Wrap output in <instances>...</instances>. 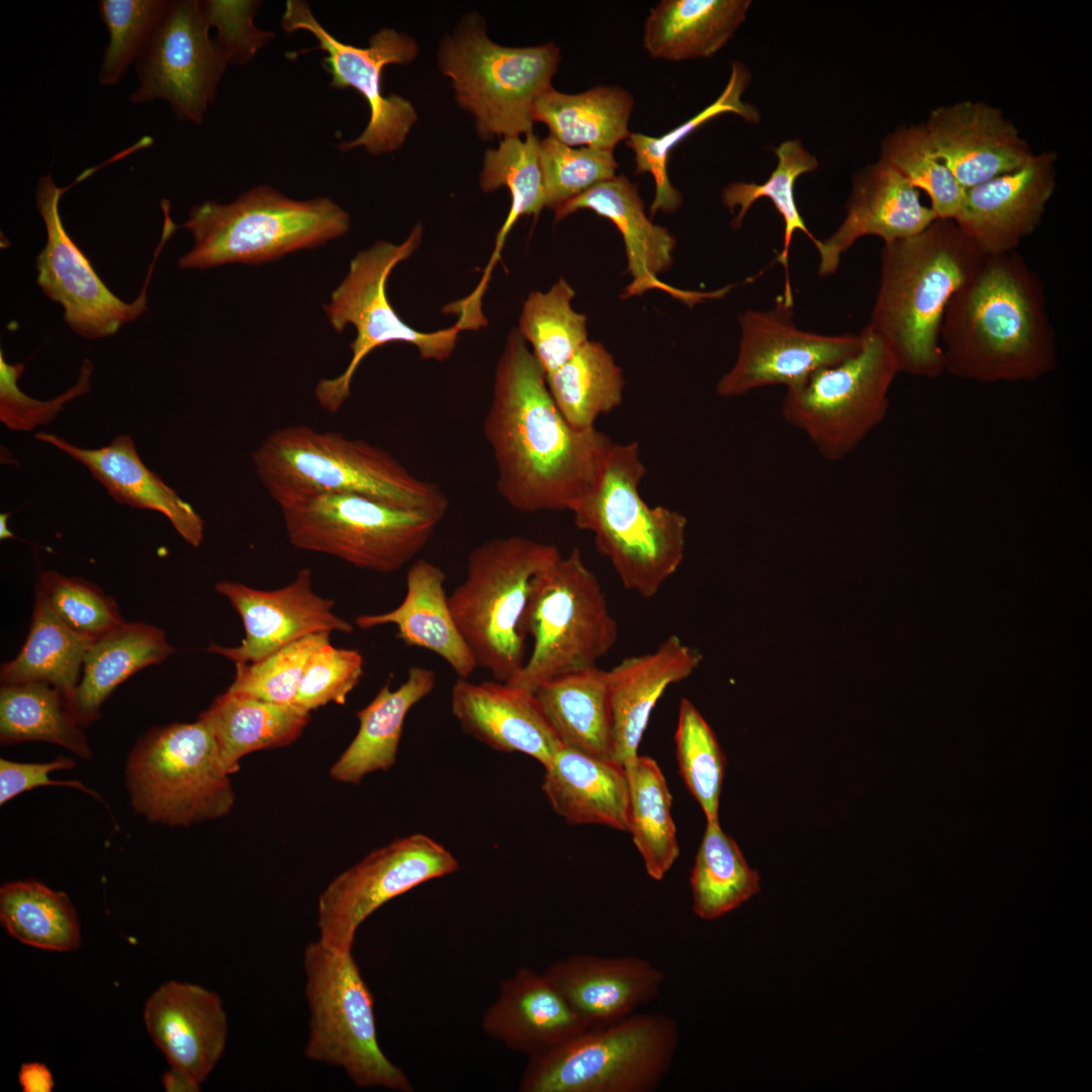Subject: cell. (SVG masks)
Segmentation results:
<instances>
[{
	"label": "cell",
	"mask_w": 1092,
	"mask_h": 1092,
	"mask_svg": "<svg viewBox=\"0 0 1092 1092\" xmlns=\"http://www.w3.org/2000/svg\"><path fill=\"white\" fill-rule=\"evenodd\" d=\"M482 431L497 492L522 513H571L598 483L614 443L596 427L580 431L566 422L518 330L497 362Z\"/></svg>",
	"instance_id": "1"
},
{
	"label": "cell",
	"mask_w": 1092,
	"mask_h": 1092,
	"mask_svg": "<svg viewBox=\"0 0 1092 1092\" xmlns=\"http://www.w3.org/2000/svg\"><path fill=\"white\" fill-rule=\"evenodd\" d=\"M944 372L977 383L1030 382L1058 364L1043 284L1017 252L985 255L940 328Z\"/></svg>",
	"instance_id": "2"
},
{
	"label": "cell",
	"mask_w": 1092,
	"mask_h": 1092,
	"mask_svg": "<svg viewBox=\"0 0 1092 1092\" xmlns=\"http://www.w3.org/2000/svg\"><path fill=\"white\" fill-rule=\"evenodd\" d=\"M984 256L952 219L936 218L917 235L884 243L866 327L889 347L900 372L925 378L944 373V310Z\"/></svg>",
	"instance_id": "3"
},
{
	"label": "cell",
	"mask_w": 1092,
	"mask_h": 1092,
	"mask_svg": "<svg viewBox=\"0 0 1092 1092\" xmlns=\"http://www.w3.org/2000/svg\"><path fill=\"white\" fill-rule=\"evenodd\" d=\"M256 476L280 509L307 497L354 493L444 519L449 499L386 450L362 439L306 425L278 428L252 453Z\"/></svg>",
	"instance_id": "4"
},
{
	"label": "cell",
	"mask_w": 1092,
	"mask_h": 1092,
	"mask_svg": "<svg viewBox=\"0 0 1092 1092\" xmlns=\"http://www.w3.org/2000/svg\"><path fill=\"white\" fill-rule=\"evenodd\" d=\"M645 474L638 443H613L598 483L571 513L579 530L593 533L624 587L648 599L679 568L688 520L644 502L639 486Z\"/></svg>",
	"instance_id": "5"
},
{
	"label": "cell",
	"mask_w": 1092,
	"mask_h": 1092,
	"mask_svg": "<svg viewBox=\"0 0 1092 1092\" xmlns=\"http://www.w3.org/2000/svg\"><path fill=\"white\" fill-rule=\"evenodd\" d=\"M182 226L192 234L194 247L178 266L207 269L259 265L313 249L344 236L350 217L330 198L296 200L258 185L229 204L207 200L194 205Z\"/></svg>",
	"instance_id": "6"
},
{
	"label": "cell",
	"mask_w": 1092,
	"mask_h": 1092,
	"mask_svg": "<svg viewBox=\"0 0 1092 1092\" xmlns=\"http://www.w3.org/2000/svg\"><path fill=\"white\" fill-rule=\"evenodd\" d=\"M559 554L552 544L521 536L493 538L469 553L465 576L448 599L477 667L494 680L511 684L523 668L533 582Z\"/></svg>",
	"instance_id": "7"
},
{
	"label": "cell",
	"mask_w": 1092,
	"mask_h": 1092,
	"mask_svg": "<svg viewBox=\"0 0 1092 1092\" xmlns=\"http://www.w3.org/2000/svg\"><path fill=\"white\" fill-rule=\"evenodd\" d=\"M679 1043L664 1013L632 1014L587 1028L528 1058L522 1092H653L671 1070Z\"/></svg>",
	"instance_id": "8"
},
{
	"label": "cell",
	"mask_w": 1092,
	"mask_h": 1092,
	"mask_svg": "<svg viewBox=\"0 0 1092 1092\" xmlns=\"http://www.w3.org/2000/svg\"><path fill=\"white\" fill-rule=\"evenodd\" d=\"M523 628L532 652L510 684L535 692L563 674L598 666L618 639L602 585L579 550L561 553L535 577Z\"/></svg>",
	"instance_id": "9"
},
{
	"label": "cell",
	"mask_w": 1092,
	"mask_h": 1092,
	"mask_svg": "<svg viewBox=\"0 0 1092 1092\" xmlns=\"http://www.w3.org/2000/svg\"><path fill=\"white\" fill-rule=\"evenodd\" d=\"M309 1008L304 1056L343 1069L360 1088L411 1092L414 1086L378 1042L373 996L352 951H337L320 940L303 951Z\"/></svg>",
	"instance_id": "10"
},
{
	"label": "cell",
	"mask_w": 1092,
	"mask_h": 1092,
	"mask_svg": "<svg viewBox=\"0 0 1092 1092\" xmlns=\"http://www.w3.org/2000/svg\"><path fill=\"white\" fill-rule=\"evenodd\" d=\"M133 810L151 822L189 826L228 815L235 804L230 775L199 719L150 729L125 763Z\"/></svg>",
	"instance_id": "11"
},
{
	"label": "cell",
	"mask_w": 1092,
	"mask_h": 1092,
	"mask_svg": "<svg viewBox=\"0 0 1092 1092\" xmlns=\"http://www.w3.org/2000/svg\"><path fill=\"white\" fill-rule=\"evenodd\" d=\"M560 61L552 42L509 48L491 41L480 21L468 17L443 40L439 65L452 80L458 103L475 118L483 139L532 132L535 102L552 88Z\"/></svg>",
	"instance_id": "12"
},
{
	"label": "cell",
	"mask_w": 1092,
	"mask_h": 1092,
	"mask_svg": "<svg viewBox=\"0 0 1092 1092\" xmlns=\"http://www.w3.org/2000/svg\"><path fill=\"white\" fill-rule=\"evenodd\" d=\"M422 226L417 224L399 245L378 241L359 252L350 262L349 272L324 305L332 328L341 333L347 325L356 329L350 344L352 358L337 377L321 379L314 389L318 404L329 413L338 412L351 395L353 377L364 358L376 348L393 342L415 346L422 360L448 359L461 330L451 328L421 332L408 326L388 300L389 275L419 247Z\"/></svg>",
	"instance_id": "13"
},
{
	"label": "cell",
	"mask_w": 1092,
	"mask_h": 1092,
	"mask_svg": "<svg viewBox=\"0 0 1092 1092\" xmlns=\"http://www.w3.org/2000/svg\"><path fill=\"white\" fill-rule=\"evenodd\" d=\"M854 355L786 389L784 420L802 432L827 461L848 456L887 415L899 371L889 347L864 327Z\"/></svg>",
	"instance_id": "14"
},
{
	"label": "cell",
	"mask_w": 1092,
	"mask_h": 1092,
	"mask_svg": "<svg viewBox=\"0 0 1092 1092\" xmlns=\"http://www.w3.org/2000/svg\"><path fill=\"white\" fill-rule=\"evenodd\" d=\"M280 510L294 547L380 573L412 561L442 521L429 513L342 492L316 494Z\"/></svg>",
	"instance_id": "15"
},
{
	"label": "cell",
	"mask_w": 1092,
	"mask_h": 1092,
	"mask_svg": "<svg viewBox=\"0 0 1092 1092\" xmlns=\"http://www.w3.org/2000/svg\"><path fill=\"white\" fill-rule=\"evenodd\" d=\"M280 25L285 32L306 30L317 39V48L327 53L323 67L331 76L330 86L351 87L367 101L370 118L362 133L353 141L338 145L341 151L364 147L379 155L397 150L418 119L413 104L402 96L383 95L381 73L389 64H408L418 54V46L406 33L382 28L369 38L366 48L342 42L314 17L307 2L288 0Z\"/></svg>",
	"instance_id": "16"
},
{
	"label": "cell",
	"mask_w": 1092,
	"mask_h": 1092,
	"mask_svg": "<svg viewBox=\"0 0 1092 1092\" xmlns=\"http://www.w3.org/2000/svg\"><path fill=\"white\" fill-rule=\"evenodd\" d=\"M459 870L456 857L432 837L403 836L368 853L337 876L317 902L318 940L352 951L359 926L393 898Z\"/></svg>",
	"instance_id": "17"
},
{
	"label": "cell",
	"mask_w": 1092,
	"mask_h": 1092,
	"mask_svg": "<svg viewBox=\"0 0 1092 1092\" xmlns=\"http://www.w3.org/2000/svg\"><path fill=\"white\" fill-rule=\"evenodd\" d=\"M209 28L201 1H168L134 63L139 86L129 100L167 101L179 120L201 124L228 66Z\"/></svg>",
	"instance_id": "18"
},
{
	"label": "cell",
	"mask_w": 1092,
	"mask_h": 1092,
	"mask_svg": "<svg viewBox=\"0 0 1092 1092\" xmlns=\"http://www.w3.org/2000/svg\"><path fill=\"white\" fill-rule=\"evenodd\" d=\"M793 306L780 295L771 308L739 315V350L733 366L717 383L720 396H740L772 385L792 388L860 350V333L822 335L800 329Z\"/></svg>",
	"instance_id": "19"
},
{
	"label": "cell",
	"mask_w": 1092,
	"mask_h": 1092,
	"mask_svg": "<svg viewBox=\"0 0 1092 1092\" xmlns=\"http://www.w3.org/2000/svg\"><path fill=\"white\" fill-rule=\"evenodd\" d=\"M64 192L51 173L38 179L35 202L46 226L47 244L35 259L36 283L64 307V320L75 333L87 339L109 337L148 309L147 286L157 255L141 294L133 302L121 300L66 232L59 211Z\"/></svg>",
	"instance_id": "20"
},
{
	"label": "cell",
	"mask_w": 1092,
	"mask_h": 1092,
	"mask_svg": "<svg viewBox=\"0 0 1092 1092\" xmlns=\"http://www.w3.org/2000/svg\"><path fill=\"white\" fill-rule=\"evenodd\" d=\"M215 589L238 612L245 637L238 646L211 642L205 650L235 664L256 662L311 634L353 632L352 624L334 613V601L313 592L312 572L307 567L278 589L262 590L232 580L218 581Z\"/></svg>",
	"instance_id": "21"
},
{
	"label": "cell",
	"mask_w": 1092,
	"mask_h": 1092,
	"mask_svg": "<svg viewBox=\"0 0 1092 1092\" xmlns=\"http://www.w3.org/2000/svg\"><path fill=\"white\" fill-rule=\"evenodd\" d=\"M1055 152L1033 155L1020 168L966 189L952 219L985 255L1015 251L1040 224L1056 188Z\"/></svg>",
	"instance_id": "22"
},
{
	"label": "cell",
	"mask_w": 1092,
	"mask_h": 1092,
	"mask_svg": "<svg viewBox=\"0 0 1092 1092\" xmlns=\"http://www.w3.org/2000/svg\"><path fill=\"white\" fill-rule=\"evenodd\" d=\"M924 126L933 148L965 189L1012 172L1034 155L1002 111L983 101L935 107Z\"/></svg>",
	"instance_id": "23"
},
{
	"label": "cell",
	"mask_w": 1092,
	"mask_h": 1092,
	"mask_svg": "<svg viewBox=\"0 0 1092 1092\" xmlns=\"http://www.w3.org/2000/svg\"><path fill=\"white\" fill-rule=\"evenodd\" d=\"M143 1018L170 1067L200 1086L225 1049L228 1018L220 997L199 985L168 981L148 998Z\"/></svg>",
	"instance_id": "24"
},
{
	"label": "cell",
	"mask_w": 1092,
	"mask_h": 1092,
	"mask_svg": "<svg viewBox=\"0 0 1092 1092\" xmlns=\"http://www.w3.org/2000/svg\"><path fill=\"white\" fill-rule=\"evenodd\" d=\"M936 218L921 202L920 191L880 159L853 176L843 221L816 248L817 272L822 277L834 274L842 254L862 237L877 236L889 243L917 235Z\"/></svg>",
	"instance_id": "25"
},
{
	"label": "cell",
	"mask_w": 1092,
	"mask_h": 1092,
	"mask_svg": "<svg viewBox=\"0 0 1092 1092\" xmlns=\"http://www.w3.org/2000/svg\"><path fill=\"white\" fill-rule=\"evenodd\" d=\"M579 209H590L608 218L622 235L628 271L632 277L624 297L658 288L694 305L707 299L720 298L730 290V286L708 292L678 290L658 280V274L672 265L675 240L665 228L652 223L647 217L638 185L625 175L602 182L568 200L555 210V220L559 221Z\"/></svg>",
	"instance_id": "26"
},
{
	"label": "cell",
	"mask_w": 1092,
	"mask_h": 1092,
	"mask_svg": "<svg viewBox=\"0 0 1092 1092\" xmlns=\"http://www.w3.org/2000/svg\"><path fill=\"white\" fill-rule=\"evenodd\" d=\"M451 711L478 741L497 751L529 755L544 767L562 747L535 693L518 686L458 677Z\"/></svg>",
	"instance_id": "27"
},
{
	"label": "cell",
	"mask_w": 1092,
	"mask_h": 1092,
	"mask_svg": "<svg viewBox=\"0 0 1092 1092\" xmlns=\"http://www.w3.org/2000/svg\"><path fill=\"white\" fill-rule=\"evenodd\" d=\"M543 974L587 1028L618 1022L656 999L664 973L638 956L575 954L552 963Z\"/></svg>",
	"instance_id": "28"
},
{
	"label": "cell",
	"mask_w": 1092,
	"mask_h": 1092,
	"mask_svg": "<svg viewBox=\"0 0 1092 1092\" xmlns=\"http://www.w3.org/2000/svg\"><path fill=\"white\" fill-rule=\"evenodd\" d=\"M701 654L676 635L656 649L624 658L607 670L613 722L611 760L629 767L650 715L665 690L689 677L701 662Z\"/></svg>",
	"instance_id": "29"
},
{
	"label": "cell",
	"mask_w": 1092,
	"mask_h": 1092,
	"mask_svg": "<svg viewBox=\"0 0 1092 1092\" xmlns=\"http://www.w3.org/2000/svg\"><path fill=\"white\" fill-rule=\"evenodd\" d=\"M36 439L82 463L116 503L159 512L190 546L198 548L201 545L204 536L202 518L145 465L130 436L119 435L108 445L96 449L77 447L56 434L44 432L37 433Z\"/></svg>",
	"instance_id": "30"
},
{
	"label": "cell",
	"mask_w": 1092,
	"mask_h": 1092,
	"mask_svg": "<svg viewBox=\"0 0 1092 1092\" xmlns=\"http://www.w3.org/2000/svg\"><path fill=\"white\" fill-rule=\"evenodd\" d=\"M481 1027L488 1036L528 1058L587 1029L547 977L527 967L502 982Z\"/></svg>",
	"instance_id": "31"
},
{
	"label": "cell",
	"mask_w": 1092,
	"mask_h": 1092,
	"mask_svg": "<svg viewBox=\"0 0 1092 1092\" xmlns=\"http://www.w3.org/2000/svg\"><path fill=\"white\" fill-rule=\"evenodd\" d=\"M406 593L393 610L359 615L361 629L392 624L404 644L430 650L444 659L458 677L468 678L477 664L456 624L445 590L446 574L436 564L420 558L406 572Z\"/></svg>",
	"instance_id": "32"
},
{
	"label": "cell",
	"mask_w": 1092,
	"mask_h": 1092,
	"mask_svg": "<svg viewBox=\"0 0 1092 1092\" xmlns=\"http://www.w3.org/2000/svg\"><path fill=\"white\" fill-rule=\"evenodd\" d=\"M544 768L542 791L566 823L628 831L630 787L625 767L562 746Z\"/></svg>",
	"instance_id": "33"
},
{
	"label": "cell",
	"mask_w": 1092,
	"mask_h": 1092,
	"mask_svg": "<svg viewBox=\"0 0 1092 1092\" xmlns=\"http://www.w3.org/2000/svg\"><path fill=\"white\" fill-rule=\"evenodd\" d=\"M174 652L162 629L145 622L122 623L90 644L81 678L65 699L69 714L80 727L89 726L100 718L103 703L121 682Z\"/></svg>",
	"instance_id": "34"
},
{
	"label": "cell",
	"mask_w": 1092,
	"mask_h": 1092,
	"mask_svg": "<svg viewBox=\"0 0 1092 1092\" xmlns=\"http://www.w3.org/2000/svg\"><path fill=\"white\" fill-rule=\"evenodd\" d=\"M436 685L434 670L412 666L406 679L395 690L388 680L374 699L357 712L358 731L330 769L341 783L359 784L376 770L386 771L396 762L405 718Z\"/></svg>",
	"instance_id": "35"
},
{
	"label": "cell",
	"mask_w": 1092,
	"mask_h": 1092,
	"mask_svg": "<svg viewBox=\"0 0 1092 1092\" xmlns=\"http://www.w3.org/2000/svg\"><path fill=\"white\" fill-rule=\"evenodd\" d=\"M750 0H663L645 21L643 46L654 59L710 58L745 21Z\"/></svg>",
	"instance_id": "36"
},
{
	"label": "cell",
	"mask_w": 1092,
	"mask_h": 1092,
	"mask_svg": "<svg viewBox=\"0 0 1092 1092\" xmlns=\"http://www.w3.org/2000/svg\"><path fill=\"white\" fill-rule=\"evenodd\" d=\"M209 729L224 770L240 769V760L262 749L283 747L295 741L310 714L292 705H281L225 691L199 714Z\"/></svg>",
	"instance_id": "37"
},
{
	"label": "cell",
	"mask_w": 1092,
	"mask_h": 1092,
	"mask_svg": "<svg viewBox=\"0 0 1092 1092\" xmlns=\"http://www.w3.org/2000/svg\"><path fill=\"white\" fill-rule=\"evenodd\" d=\"M534 693L562 746L611 760L613 722L607 670L596 666L563 674Z\"/></svg>",
	"instance_id": "38"
},
{
	"label": "cell",
	"mask_w": 1092,
	"mask_h": 1092,
	"mask_svg": "<svg viewBox=\"0 0 1092 1092\" xmlns=\"http://www.w3.org/2000/svg\"><path fill=\"white\" fill-rule=\"evenodd\" d=\"M632 95L619 86H596L581 93L566 94L553 87L535 102L533 122L549 128V135L564 145L614 151L630 135Z\"/></svg>",
	"instance_id": "39"
},
{
	"label": "cell",
	"mask_w": 1092,
	"mask_h": 1092,
	"mask_svg": "<svg viewBox=\"0 0 1092 1092\" xmlns=\"http://www.w3.org/2000/svg\"><path fill=\"white\" fill-rule=\"evenodd\" d=\"M94 640L69 628L35 585L32 619L19 653L1 665L2 685L42 681L67 699L78 685L85 654Z\"/></svg>",
	"instance_id": "40"
},
{
	"label": "cell",
	"mask_w": 1092,
	"mask_h": 1092,
	"mask_svg": "<svg viewBox=\"0 0 1092 1092\" xmlns=\"http://www.w3.org/2000/svg\"><path fill=\"white\" fill-rule=\"evenodd\" d=\"M539 143L533 131L526 134L525 140L506 136L496 149H489L484 154L479 177L481 190L489 192L506 186L511 193L512 203L496 236L495 247L483 276L473 292L466 296V301L472 306H481L491 271L515 222L524 214L537 216L545 207Z\"/></svg>",
	"instance_id": "41"
},
{
	"label": "cell",
	"mask_w": 1092,
	"mask_h": 1092,
	"mask_svg": "<svg viewBox=\"0 0 1092 1092\" xmlns=\"http://www.w3.org/2000/svg\"><path fill=\"white\" fill-rule=\"evenodd\" d=\"M548 390L563 418L576 430L595 427L597 419L623 400L625 380L613 355L588 341L567 362L546 374Z\"/></svg>",
	"instance_id": "42"
},
{
	"label": "cell",
	"mask_w": 1092,
	"mask_h": 1092,
	"mask_svg": "<svg viewBox=\"0 0 1092 1092\" xmlns=\"http://www.w3.org/2000/svg\"><path fill=\"white\" fill-rule=\"evenodd\" d=\"M0 921L16 940L49 951H72L82 943L77 912L64 892L35 880L0 889Z\"/></svg>",
	"instance_id": "43"
},
{
	"label": "cell",
	"mask_w": 1092,
	"mask_h": 1092,
	"mask_svg": "<svg viewBox=\"0 0 1092 1092\" xmlns=\"http://www.w3.org/2000/svg\"><path fill=\"white\" fill-rule=\"evenodd\" d=\"M0 741L5 746L43 741L62 746L83 759L92 756L82 727L66 708L65 697L42 681L1 686Z\"/></svg>",
	"instance_id": "44"
},
{
	"label": "cell",
	"mask_w": 1092,
	"mask_h": 1092,
	"mask_svg": "<svg viewBox=\"0 0 1092 1092\" xmlns=\"http://www.w3.org/2000/svg\"><path fill=\"white\" fill-rule=\"evenodd\" d=\"M626 770L630 787L628 831L642 856L647 875L661 881L679 854L670 811L672 797L660 767L652 758L638 755Z\"/></svg>",
	"instance_id": "45"
},
{
	"label": "cell",
	"mask_w": 1092,
	"mask_h": 1092,
	"mask_svg": "<svg viewBox=\"0 0 1092 1092\" xmlns=\"http://www.w3.org/2000/svg\"><path fill=\"white\" fill-rule=\"evenodd\" d=\"M759 881L719 821H707L690 879L695 914L704 920L727 914L759 892Z\"/></svg>",
	"instance_id": "46"
},
{
	"label": "cell",
	"mask_w": 1092,
	"mask_h": 1092,
	"mask_svg": "<svg viewBox=\"0 0 1092 1092\" xmlns=\"http://www.w3.org/2000/svg\"><path fill=\"white\" fill-rule=\"evenodd\" d=\"M750 79L748 69L742 63L735 62L723 92L698 114L660 136L630 133L626 145L634 152L635 173H649L655 182V195L650 206L651 216L658 210L675 212L681 205V193L672 186L667 175V160L671 150L682 140L710 119L727 112L738 114L749 122H758V110L742 101V94Z\"/></svg>",
	"instance_id": "47"
},
{
	"label": "cell",
	"mask_w": 1092,
	"mask_h": 1092,
	"mask_svg": "<svg viewBox=\"0 0 1092 1092\" xmlns=\"http://www.w3.org/2000/svg\"><path fill=\"white\" fill-rule=\"evenodd\" d=\"M778 164L767 180L762 184L733 182L722 191L723 205L733 211L739 207L738 214L732 221L735 229L740 228L751 207L759 198H768L784 220L783 247L777 261L784 267L786 279L783 296L794 304V297L789 278V251L796 231L804 233L817 248L821 240L816 239L807 228L796 203L795 185L797 179L818 168V161L799 140L786 141L774 149Z\"/></svg>",
	"instance_id": "48"
},
{
	"label": "cell",
	"mask_w": 1092,
	"mask_h": 1092,
	"mask_svg": "<svg viewBox=\"0 0 1092 1092\" xmlns=\"http://www.w3.org/2000/svg\"><path fill=\"white\" fill-rule=\"evenodd\" d=\"M574 289L559 279L546 292L532 291L523 304L518 332L548 374L567 362L589 340L586 316L571 307Z\"/></svg>",
	"instance_id": "49"
},
{
	"label": "cell",
	"mask_w": 1092,
	"mask_h": 1092,
	"mask_svg": "<svg viewBox=\"0 0 1092 1092\" xmlns=\"http://www.w3.org/2000/svg\"><path fill=\"white\" fill-rule=\"evenodd\" d=\"M881 159L927 194L937 218L956 217L966 189L933 148L924 124L900 126L888 133L881 143Z\"/></svg>",
	"instance_id": "50"
},
{
	"label": "cell",
	"mask_w": 1092,
	"mask_h": 1092,
	"mask_svg": "<svg viewBox=\"0 0 1092 1092\" xmlns=\"http://www.w3.org/2000/svg\"><path fill=\"white\" fill-rule=\"evenodd\" d=\"M680 776L707 821H719L725 757L718 739L688 699H681L674 736Z\"/></svg>",
	"instance_id": "51"
},
{
	"label": "cell",
	"mask_w": 1092,
	"mask_h": 1092,
	"mask_svg": "<svg viewBox=\"0 0 1092 1092\" xmlns=\"http://www.w3.org/2000/svg\"><path fill=\"white\" fill-rule=\"evenodd\" d=\"M165 0H101L99 16L109 41L98 72L103 86H114L153 36L167 7Z\"/></svg>",
	"instance_id": "52"
},
{
	"label": "cell",
	"mask_w": 1092,
	"mask_h": 1092,
	"mask_svg": "<svg viewBox=\"0 0 1092 1092\" xmlns=\"http://www.w3.org/2000/svg\"><path fill=\"white\" fill-rule=\"evenodd\" d=\"M545 207L556 210L573 197L616 177L612 151L575 149L551 135L539 143Z\"/></svg>",
	"instance_id": "53"
},
{
	"label": "cell",
	"mask_w": 1092,
	"mask_h": 1092,
	"mask_svg": "<svg viewBox=\"0 0 1092 1092\" xmlns=\"http://www.w3.org/2000/svg\"><path fill=\"white\" fill-rule=\"evenodd\" d=\"M323 632L296 640L261 660L236 663L228 691L281 705H292L310 655L331 640Z\"/></svg>",
	"instance_id": "54"
},
{
	"label": "cell",
	"mask_w": 1092,
	"mask_h": 1092,
	"mask_svg": "<svg viewBox=\"0 0 1092 1092\" xmlns=\"http://www.w3.org/2000/svg\"><path fill=\"white\" fill-rule=\"evenodd\" d=\"M36 584L57 616L80 635L95 640L124 623L117 603L88 580L46 570Z\"/></svg>",
	"instance_id": "55"
},
{
	"label": "cell",
	"mask_w": 1092,
	"mask_h": 1092,
	"mask_svg": "<svg viewBox=\"0 0 1092 1092\" xmlns=\"http://www.w3.org/2000/svg\"><path fill=\"white\" fill-rule=\"evenodd\" d=\"M364 658L357 649L337 648L331 640L309 657L292 706L301 712L329 703L345 705L363 674Z\"/></svg>",
	"instance_id": "56"
},
{
	"label": "cell",
	"mask_w": 1092,
	"mask_h": 1092,
	"mask_svg": "<svg viewBox=\"0 0 1092 1092\" xmlns=\"http://www.w3.org/2000/svg\"><path fill=\"white\" fill-rule=\"evenodd\" d=\"M23 370L24 363L9 364L0 352V421L14 431H30L50 423L68 401L87 393L93 364L84 360L76 384L50 400L34 399L20 389L18 380Z\"/></svg>",
	"instance_id": "57"
},
{
	"label": "cell",
	"mask_w": 1092,
	"mask_h": 1092,
	"mask_svg": "<svg viewBox=\"0 0 1092 1092\" xmlns=\"http://www.w3.org/2000/svg\"><path fill=\"white\" fill-rule=\"evenodd\" d=\"M262 1L205 0L201 7L208 24L217 29L214 42L228 64L249 63L275 37L270 30L255 26L254 17Z\"/></svg>",
	"instance_id": "58"
},
{
	"label": "cell",
	"mask_w": 1092,
	"mask_h": 1092,
	"mask_svg": "<svg viewBox=\"0 0 1092 1092\" xmlns=\"http://www.w3.org/2000/svg\"><path fill=\"white\" fill-rule=\"evenodd\" d=\"M75 760L59 756L48 762H17L0 759V805L6 804L16 796L43 786H61L80 790L102 801L101 796L79 781H53L50 772L72 769Z\"/></svg>",
	"instance_id": "59"
},
{
	"label": "cell",
	"mask_w": 1092,
	"mask_h": 1092,
	"mask_svg": "<svg viewBox=\"0 0 1092 1092\" xmlns=\"http://www.w3.org/2000/svg\"><path fill=\"white\" fill-rule=\"evenodd\" d=\"M18 1082L23 1092H51L55 1087L51 1070L38 1062L23 1064L18 1072Z\"/></svg>",
	"instance_id": "60"
},
{
	"label": "cell",
	"mask_w": 1092,
	"mask_h": 1092,
	"mask_svg": "<svg viewBox=\"0 0 1092 1092\" xmlns=\"http://www.w3.org/2000/svg\"><path fill=\"white\" fill-rule=\"evenodd\" d=\"M162 1084L168 1092H196L199 1091L200 1087L184 1074L171 1067L163 1074Z\"/></svg>",
	"instance_id": "61"
},
{
	"label": "cell",
	"mask_w": 1092,
	"mask_h": 1092,
	"mask_svg": "<svg viewBox=\"0 0 1092 1092\" xmlns=\"http://www.w3.org/2000/svg\"><path fill=\"white\" fill-rule=\"evenodd\" d=\"M10 515H11V513H4V514L0 515V539L1 540H5V539H8V538H13L14 537L13 533L9 530L8 525H7V520H8Z\"/></svg>",
	"instance_id": "62"
}]
</instances>
